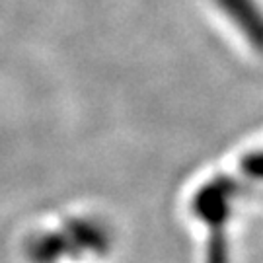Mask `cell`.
Returning a JSON list of instances; mask_svg holds the SVG:
<instances>
[{
    "mask_svg": "<svg viewBox=\"0 0 263 263\" xmlns=\"http://www.w3.org/2000/svg\"><path fill=\"white\" fill-rule=\"evenodd\" d=\"M115 236L100 218H72L57 230L33 236L26 255L31 263H86L102 261L111 254Z\"/></svg>",
    "mask_w": 263,
    "mask_h": 263,
    "instance_id": "6da1fadb",
    "label": "cell"
},
{
    "mask_svg": "<svg viewBox=\"0 0 263 263\" xmlns=\"http://www.w3.org/2000/svg\"><path fill=\"white\" fill-rule=\"evenodd\" d=\"M236 185L230 178H213L191 201V213L205 230V263H230V224Z\"/></svg>",
    "mask_w": 263,
    "mask_h": 263,
    "instance_id": "7a4b0ae2",
    "label": "cell"
},
{
    "mask_svg": "<svg viewBox=\"0 0 263 263\" xmlns=\"http://www.w3.org/2000/svg\"><path fill=\"white\" fill-rule=\"evenodd\" d=\"M216 8L234 26L244 41L263 53V6L259 0H215Z\"/></svg>",
    "mask_w": 263,
    "mask_h": 263,
    "instance_id": "3957f363",
    "label": "cell"
},
{
    "mask_svg": "<svg viewBox=\"0 0 263 263\" xmlns=\"http://www.w3.org/2000/svg\"><path fill=\"white\" fill-rule=\"evenodd\" d=\"M242 170L248 176L263 181V148L261 151L250 152L244 160H242Z\"/></svg>",
    "mask_w": 263,
    "mask_h": 263,
    "instance_id": "277c9868",
    "label": "cell"
}]
</instances>
